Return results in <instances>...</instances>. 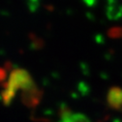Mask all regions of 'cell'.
Wrapping results in <instances>:
<instances>
[{
    "mask_svg": "<svg viewBox=\"0 0 122 122\" xmlns=\"http://www.w3.org/2000/svg\"><path fill=\"white\" fill-rule=\"evenodd\" d=\"M59 122H90V120L83 113L74 112L69 109H63Z\"/></svg>",
    "mask_w": 122,
    "mask_h": 122,
    "instance_id": "cell-3",
    "label": "cell"
},
{
    "mask_svg": "<svg viewBox=\"0 0 122 122\" xmlns=\"http://www.w3.org/2000/svg\"><path fill=\"white\" fill-rule=\"evenodd\" d=\"M3 82L1 96L5 105H9L13 101L19 90L22 91L21 99L26 106L35 107L40 103L41 91L35 85L27 70L15 68L10 72L7 79H4Z\"/></svg>",
    "mask_w": 122,
    "mask_h": 122,
    "instance_id": "cell-1",
    "label": "cell"
},
{
    "mask_svg": "<svg viewBox=\"0 0 122 122\" xmlns=\"http://www.w3.org/2000/svg\"><path fill=\"white\" fill-rule=\"evenodd\" d=\"M107 103L112 110H122V88L119 86H112L107 94Z\"/></svg>",
    "mask_w": 122,
    "mask_h": 122,
    "instance_id": "cell-2",
    "label": "cell"
}]
</instances>
